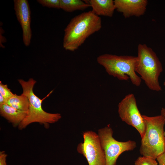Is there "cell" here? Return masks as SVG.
<instances>
[{"instance_id":"1","label":"cell","mask_w":165,"mask_h":165,"mask_svg":"<svg viewBox=\"0 0 165 165\" xmlns=\"http://www.w3.org/2000/svg\"><path fill=\"white\" fill-rule=\"evenodd\" d=\"M101 17L91 10L81 13L72 18L64 30L63 48L74 51L91 35L101 28Z\"/></svg>"},{"instance_id":"6","label":"cell","mask_w":165,"mask_h":165,"mask_svg":"<svg viewBox=\"0 0 165 165\" xmlns=\"http://www.w3.org/2000/svg\"><path fill=\"white\" fill-rule=\"evenodd\" d=\"M97 134L105 154L106 165H116L121 154L133 150L137 147L134 141H120L116 140L113 137V131L109 125L99 129Z\"/></svg>"},{"instance_id":"7","label":"cell","mask_w":165,"mask_h":165,"mask_svg":"<svg viewBox=\"0 0 165 165\" xmlns=\"http://www.w3.org/2000/svg\"><path fill=\"white\" fill-rule=\"evenodd\" d=\"M83 142L77 145V152L86 159L89 165H106L105 154L98 134L92 131L82 134Z\"/></svg>"},{"instance_id":"19","label":"cell","mask_w":165,"mask_h":165,"mask_svg":"<svg viewBox=\"0 0 165 165\" xmlns=\"http://www.w3.org/2000/svg\"><path fill=\"white\" fill-rule=\"evenodd\" d=\"M158 165H165V151L156 159Z\"/></svg>"},{"instance_id":"23","label":"cell","mask_w":165,"mask_h":165,"mask_svg":"<svg viewBox=\"0 0 165 165\" xmlns=\"http://www.w3.org/2000/svg\"><path fill=\"white\" fill-rule=\"evenodd\" d=\"M163 85L165 86V78L163 82Z\"/></svg>"},{"instance_id":"11","label":"cell","mask_w":165,"mask_h":165,"mask_svg":"<svg viewBox=\"0 0 165 165\" xmlns=\"http://www.w3.org/2000/svg\"><path fill=\"white\" fill-rule=\"evenodd\" d=\"M88 3L96 15L112 17L116 10L114 1L112 0H90Z\"/></svg>"},{"instance_id":"4","label":"cell","mask_w":165,"mask_h":165,"mask_svg":"<svg viewBox=\"0 0 165 165\" xmlns=\"http://www.w3.org/2000/svg\"><path fill=\"white\" fill-rule=\"evenodd\" d=\"M97 60L109 75L120 80L130 79L137 86L141 85V79L135 71L137 57L106 53L99 56Z\"/></svg>"},{"instance_id":"3","label":"cell","mask_w":165,"mask_h":165,"mask_svg":"<svg viewBox=\"0 0 165 165\" xmlns=\"http://www.w3.org/2000/svg\"><path fill=\"white\" fill-rule=\"evenodd\" d=\"M137 58L136 73L140 75L141 79L150 90L157 92L161 91L159 78L163 68L156 53L146 45L139 44Z\"/></svg>"},{"instance_id":"18","label":"cell","mask_w":165,"mask_h":165,"mask_svg":"<svg viewBox=\"0 0 165 165\" xmlns=\"http://www.w3.org/2000/svg\"><path fill=\"white\" fill-rule=\"evenodd\" d=\"M7 156L4 151L0 152V165H7L6 162Z\"/></svg>"},{"instance_id":"12","label":"cell","mask_w":165,"mask_h":165,"mask_svg":"<svg viewBox=\"0 0 165 165\" xmlns=\"http://www.w3.org/2000/svg\"><path fill=\"white\" fill-rule=\"evenodd\" d=\"M28 112L17 110L6 104L0 105L1 115L15 125H19L23 121Z\"/></svg>"},{"instance_id":"5","label":"cell","mask_w":165,"mask_h":165,"mask_svg":"<svg viewBox=\"0 0 165 165\" xmlns=\"http://www.w3.org/2000/svg\"><path fill=\"white\" fill-rule=\"evenodd\" d=\"M18 81L22 86V93L27 97L29 102L27 115L19 125L20 129H24L30 124L34 122H38L45 125L55 123L61 118L60 114L48 113L44 111L42 108V101L49 96L53 90L43 99H41L35 94L33 91L36 81L31 78L27 81L22 79H19Z\"/></svg>"},{"instance_id":"20","label":"cell","mask_w":165,"mask_h":165,"mask_svg":"<svg viewBox=\"0 0 165 165\" xmlns=\"http://www.w3.org/2000/svg\"><path fill=\"white\" fill-rule=\"evenodd\" d=\"M3 30L2 29V28H0V46L2 48H4V46L2 44V43H4V42H5L6 41V39L5 37H4V36H2V31H3Z\"/></svg>"},{"instance_id":"17","label":"cell","mask_w":165,"mask_h":165,"mask_svg":"<svg viewBox=\"0 0 165 165\" xmlns=\"http://www.w3.org/2000/svg\"><path fill=\"white\" fill-rule=\"evenodd\" d=\"M0 93L5 98L6 101L14 94L8 88L7 85L3 84L1 81L0 82Z\"/></svg>"},{"instance_id":"16","label":"cell","mask_w":165,"mask_h":165,"mask_svg":"<svg viewBox=\"0 0 165 165\" xmlns=\"http://www.w3.org/2000/svg\"><path fill=\"white\" fill-rule=\"evenodd\" d=\"M37 1L44 7L61 9L60 0H37Z\"/></svg>"},{"instance_id":"21","label":"cell","mask_w":165,"mask_h":165,"mask_svg":"<svg viewBox=\"0 0 165 165\" xmlns=\"http://www.w3.org/2000/svg\"><path fill=\"white\" fill-rule=\"evenodd\" d=\"M6 100L2 94L0 93V105L6 104Z\"/></svg>"},{"instance_id":"2","label":"cell","mask_w":165,"mask_h":165,"mask_svg":"<svg viewBox=\"0 0 165 165\" xmlns=\"http://www.w3.org/2000/svg\"><path fill=\"white\" fill-rule=\"evenodd\" d=\"M145 129L139 149L142 156L156 158L165 151V119L161 115L149 116L142 115Z\"/></svg>"},{"instance_id":"9","label":"cell","mask_w":165,"mask_h":165,"mask_svg":"<svg viewBox=\"0 0 165 165\" xmlns=\"http://www.w3.org/2000/svg\"><path fill=\"white\" fill-rule=\"evenodd\" d=\"M14 9L17 19L22 30L24 45L28 46L31 42L32 33L31 28V11L27 0H14Z\"/></svg>"},{"instance_id":"8","label":"cell","mask_w":165,"mask_h":165,"mask_svg":"<svg viewBox=\"0 0 165 165\" xmlns=\"http://www.w3.org/2000/svg\"><path fill=\"white\" fill-rule=\"evenodd\" d=\"M118 113L121 120L135 128L142 138L145 131V121L133 94L126 95L119 102Z\"/></svg>"},{"instance_id":"10","label":"cell","mask_w":165,"mask_h":165,"mask_svg":"<svg viewBox=\"0 0 165 165\" xmlns=\"http://www.w3.org/2000/svg\"><path fill=\"white\" fill-rule=\"evenodd\" d=\"M114 2L116 9L126 18L143 15L148 3L147 0H115Z\"/></svg>"},{"instance_id":"14","label":"cell","mask_w":165,"mask_h":165,"mask_svg":"<svg viewBox=\"0 0 165 165\" xmlns=\"http://www.w3.org/2000/svg\"><path fill=\"white\" fill-rule=\"evenodd\" d=\"M61 9L68 12L83 10L90 7L88 3L81 0H60Z\"/></svg>"},{"instance_id":"22","label":"cell","mask_w":165,"mask_h":165,"mask_svg":"<svg viewBox=\"0 0 165 165\" xmlns=\"http://www.w3.org/2000/svg\"><path fill=\"white\" fill-rule=\"evenodd\" d=\"M160 114L162 115L165 119V108H162L160 111ZM164 138L165 139V130H164Z\"/></svg>"},{"instance_id":"13","label":"cell","mask_w":165,"mask_h":165,"mask_svg":"<svg viewBox=\"0 0 165 165\" xmlns=\"http://www.w3.org/2000/svg\"><path fill=\"white\" fill-rule=\"evenodd\" d=\"M6 104L17 110L23 111H28L29 107L28 99L23 93L20 95L14 94L6 100Z\"/></svg>"},{"instance_id":"15","label":"cell","mask_w":165,"mask_h":165,"mask_svg":"<svg viewBox=\"0 0 165 165\" xmlns=\"http://www.w3.org/2000/svg\"><path fill=\"white\" fill-rule=\"evenodd\" d=\"M135 165H158L156 159L152 158L142 156L139 157L135 161Z\"/></svg>"}]
</instances>
